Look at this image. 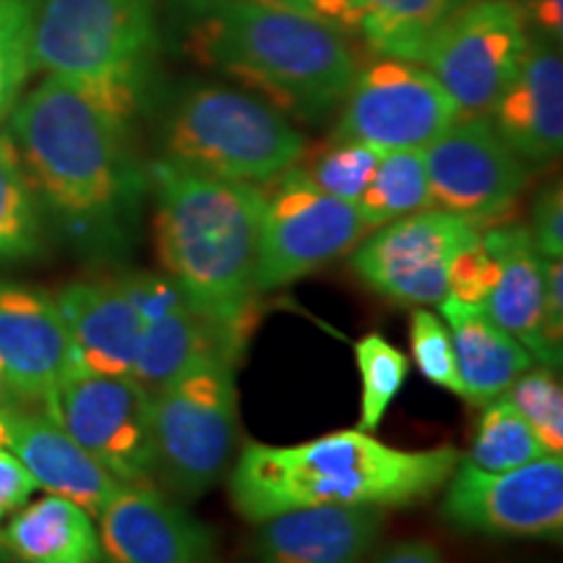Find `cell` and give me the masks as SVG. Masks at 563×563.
Wrapping results in <instances>:
<instances>
[{"label": "cell", "instance_id": "23", "mask_svg": "<svg viewBox=\"0 0 563 563\" xmlns=\"http://www.w3.org/2000/svg\"><path fill=\"white\" fill-rule=\"evenodd\" d=\"M439 316L452 334L462 397L470 402L488 405L538 363L530 350L498 327L481 306L446 295L439 302Z\"/></svg>", "mask_w": 563, "mask_h": 563}, {"label": "cell", "instance_id": "43", "mask_svg": "<svg viewBox=\"0 0 563 563\" xmlns=\"http://www.w3.org/2000/svg\"><path fill=\"white\" fill-rule=\"evenodd\" d=\"M470 3H477V0H452V9H462V5H470Z\"/></svg>", "mask_w": 563, "mask_h": 563}, {"label": "cell", "instance_id": "42", "mask_svg": "<svg viewBox=\"0 0 563 563\" xmlns=\"http://www.w3.org/2000/svg\"><path fill=\"white\" fill-rule=\"evenodd\" d=\"M0 563H13V559H11V553H9V545H5L3 530H0Z\"/></svg>", "mask_w": 563, "mask_h": 563}, {"label": "cell", "instance_id": "39", "mask_svg": "<svg viewBox=\"0 0 563 563\" xmlns=\"http://www.w3.org/2000/svg\"><path fill=\"white\" fill-rule=\"evenodd\" d=\"M527 21H534L545 37L563 40V0H514Z\"/></svg>", "mask_w": 563, "mask_h": 563}, {"label": "cell", "instance_id": "26", "mask_svg": "<svg viewBox=\"0 0 563 563\" xmlns=\"http://www.w3.org/2000/svg\"><path fill=\"white\" fill-rule=\"evenodd\" d=\"M45 251V220L9 131H0V264H26Z\"/></svg>", "mask_w": 563, "mask_h": 563}, {"label": "cell", "instance_id": "22", "mask_svg": "<svg viewBox=\"0 0 563 563\" xmlns=\"http://www.w3.org/2000/svg\"><path fill=\"white\" fill-rule=\"evenodd\" d=\"M483 243L496 253L498 277L485 300V313L545 368H559L561 352L545 336L543 256L522 224H493L483 230Z\"/></svg>", "mask_w": 563, "mask_h": 563}, {"label": "cell", "instance_id": "21", "mask_svg": "<svg viewBox=\"0 0 563 563\" xmlns=\"http://www.w3.org/2000/svg\"><path fill=\"white\" fill-rule=\"evenodd\" d=\"M382 525L376 506H306L258 522L253 545L262 563H363Z\"/></svg>", "mask_w": 563, "mask_h": 563}, {"label": "cell", "instance_id": "16", "mask_svg": "<svg viewBox=\"0 0 563 563\" xmlns=\"http://www.w3.org/2000/svg\"><path fill=\"white\" fill-rule=\"evenodd\" d=\"M125 285L141 313L133 378L154 391L211 355L241 357L232 344L186 300L167 274L129 272Z\"/></svg>", "mask_w": 563, "mask_h": 563}, {"label": "cell", "instance_id": "8", "mask_svg": "<svg viewBox=\"0 0 563 563\" xmlns=\"http://www.w3.org/2000/svg\"><path fill=\"white\" fill-rule=\"evenodd\" d=\"M262 191L258 292L292 285L344 256L368 235L357 203L323 194L298 165L272 178Z\"/></svg>", "mask_w": 563, "mask_h": 563}, {"label": "cell", "instance_id": "6", "mask_svg": "<svg viewBox=\"0 0 563 563\" xmlns=\"http://www.w3.org/2000/svg\"><path fill=\"white\" fill-rule=\"evenodd\" d=\"M306 136L262 97L191 87L162 121V159L232 183L264 186L302 157Z\"/></svg>", "mask_w": 563, "mask_h": 563}, {"label": "cell", "instance_id": "25", "mask_svg": "<svg viewBox=\"0 0 563 563\" xmlns=\"http://www.w3.org/2000/svg\"><path fill=\"white\" fill-rule=\"evenodd\" d=\"M350 30L382 58L420 63L433 32L452 13V0H347Z\"/></svg>", "mask_w": 563, "mask_h": 563}, {"label": "cell", "instance_id": "12", "mask_svg": "<svg viewBox=\"0 0 563 563\" xmlns=\"http://www.w3.org/2000/svg\"><path fill=\"white\" fill-rule=\"evenodd\" d=\"M462 118L446 89L420 63L378 58L357 68L334 136L378 152L426 150Z\"/></svg>", "mask_w": 563, "mask_h": 563}, {"label": "cell", "instance_id": "31", "mask_svg": "<svg viewBox=\"0 0 563 563\" xmlns=\"http://www.w3.org/2000/svg\"><path fill=\"white\" fill-rule=\"evenodd\" d=\"M34 0H0V125L9 121L30 81Z\"/></svg>", "mask_w": 563, "mask_h": 563}, {"label": "cell", "instance_id": "7", "mask_svg": "<svg viewBox=\"0 0 563 563\" xmlns=\"http://www.w3.org/2000/svg\"><path fill=\"white\" fill-rule=\"evenodd\" d=\"M238 361L211 355L152 394L157 477L183 498L220 481L238 439Z\"/></svg>", "mask_w": 563, "mask_h": 563}, {"label": "cell", "instance_id": "20", "mask_svg": "<svg viewBox=\"0 0 563 563\" xmlns=\"http://www.w3.org/2000/svg\"><path fill=\"white\" fill-rule=\"evenodd\" d=\"M55 302L74 342L76 371L133 376L141 313L123 274L70 282L55 292Z\"/></svg>", "mask_w": 563, "mask_h": 563}, {"label": "cell", "instance_id": "2", "mask_svg": "<svg viewBox=\"0 0 563 563\" xmlns=\"http://www.w3.org/2000/svg\"><path fill=\"white\" fill-rule=\"evenodd\" d=\"M167 21L188 58L306 123L340 108L361 68L340 26L251 0H167Z\"/></svg>", "mask_w": 563, "mask_h": 563}, {"label": "cell", "instance_id": "37", "mask_svg": "<svg viewBox=\"0 0 563 563\" xmlns=\"http://www.w3.org/2000/svg\"><path fill=\"white\" fill-rule=\"evenodd\" d=\"M543 313L545 336L553 350L563 344V262L543 256Z\"/></svg>", "mask_w": 563, "mask_h": 563}, {"label": "cell", "instance_id": "13", "mask_svg": "<svg viewBox=\"0 0 563 563\" xmlns=\"http://www.w3.org/2000/svg\"><path fill=\"white\" fill-rule=\"evenodd\" d=\"M441 514L460 532L561 540L563 460L548 454L506 473H485L470 462H456Z\"/></svg>", "mask_w": 563, "mask_h": 563}, {"label": "cell", "instance_id": "17", "mask_svg": "<svg viewBox=\"0 0 563 563\" xmlns=\"http://www.w3.org/2000/svg\"><path fill=\"white\" fill-rule=\"evenodd\" d=\"M0 368L24 405H42L76 371L55 295L0 279Z\"/></svg>", "mask_w": 563, "mask_h": 563}, {"label": "cell", "instance_id": "3", "mask_svg": "<svg viewBox=\"0 0 563 563\" xmlns=\"http://www.w3.org/2000/svg\"><path fill=\"white\" fill-rule=\"evenodd\" d=\"M162 269L186 300L243 355L256 323L262 191L186 170L167 159L146 167Z\"/></svg>", "mask_w": 563, "mask_h": 563}, {"label": "cell", "instance_id": "1", "mask_svg": "<svg viewBox=\"0 0 563 563\" xmlns=\"http://www.w3.org/2000/svg\"><path fill=\"white\" fill-rule=\"evenodd\" d=\"M9 136L40 203L70 243L97 262L129 253L139 209L150 191L131 146V121L74 84L45 76L21 95Z\"/></svg>", "mask_w": 563, "mask_h": 563}, {"label": "cell", "instance_id": "29", "mask_svg": "<svg viewBox=\"0 0 563 563\" xmlns=\"http://www.w3.org/2000/svg\"><path fill=\"white\" fill-rule=\"evenodd\" d=\"M355 365L361 376V420L357 431L373 433L410 373V361L386 336L371 332L355 342Z\"/></svg>", "mask_w": 563, "mask_h": 563}, {"label": "cell", "instance_id": "36", "mask_svg": "<svg viewBox=\"0 0 563 563\" xmlns=\"http://www.w3.org/2000/svg\"><path fill=\"white\" fill-rule=\"evenodd\" d=\"M37 483L26 473L24 464L13 456L9 449L0 446V519L11 517L32 498Z\"/></svg>", "mask_w": 563, "mask_h": 563}, {"label": "cell", "instance_id": "10", "mask_svg": "<svg viewBox=\"0 0 563 563\" xmlns=\"http://www.w3.org/2000/svg\"><path fill=\"white\" fill-rule=\"evenodd\" d=\"M527 45V19L514 0H477L449 13L420 66L452 95L462 115H488Z\"/></svg>", "mask_w": 563, "mask_h": 563}, {"label": "cell", "instance_id": "14", "mask_svg": "<svg viewBox=\"0 0 563 563\" xmlns=\"http://www.w3.org/2000/svg\"><path fill=\"white\" fill-rule=\"evenodd\" d=\"M433 209L475 228L504 224L527 186L522 159L498 136L488 115H462L422 150Z\"/></svg>", "mask_w": 563, "mask_h": 563}, {"label": "cell", "instance_id": "33", "mask_svg": "<svg viewBox=\"0 0 563 563\" xmlns=\"http://www.w3.org/2000/svg\"><path fill=\"white\" fill-rule=\"evenodd\" d=\"M410 344H412V361L428 382L441 386V389L454 391L462 397L460 371H456L454 344L449 334L446 321L439 313L428 311L426 306L415 308L410 321Z\"/></svg>", "mask_w": 563, "mask_h": 563}, {"label": "cell", "instance_id": "4", "mask_svg": "<svg viewBox=\"0 0 563 563\" xmlns=\"http://www.w3.org/2000/svg\"><path fill=\"white\" fill-rule=\"evenodd\" d=\"M452 446L405 452L365 431L269 446L251 443L230 475V498L241 517L258 525L306 506H410L431 498L452 477Z\"/></svg>", "mask_w": 563, "mask_h": 563}, {"label": "cell", "instance_id": "27", "mask_svg": "<svg viewBox=\"0 0 563 563\" xmlns=\"http://www.w3.org/2000/svg\"><path fill=\"white\" fill-rule=\"evenodd\" d=\"M357 209L368 232L415 211L433 209L422 150L384 152L368 188L357 199Z\"/></svg>", "mask_w": 563, "mask_h": 563}, {"label": "cell", "instance_id": "5", "mask_svg": "<svg viewBox=\"0 0 563 563\" xmlns=\"http://www.w3.org/2000/svg\"><path fill=\"white\" fill-rule=\"evenodd\" d=\"M157 51V0H34V70L133 121Z\"/></svg>", "mask_w": 563, "mask_h": 563}, {"label": "cell", "instance_id": "32", "mask_svg": "<svg viewBox=\"0 0 563 563\" xmlns=\"http://www.w3.org/2000/svg\"><path fill=\"white\" fill-rule=\"evenodd\" d=\"M504 397L517 407V412L527 420L532 433L538 435L545 454L561 456L563 452V389L551 368L525 371L514 382Z\"/></svg>", "mask_w": 563, "mask_h": 563}, {"label": "cell", "instance_id": "35", "mask_svg": "<svg viewBox=\"0 0 563 563\" xmlns=\"http://www.w3.org/2000/svg\"><path fill=\"white\" fill-rule=\"evenodd\" d=\"M530 238L540 256L563 258V194L561 186H551L540 194L532 209Z\"/></svg>", "mask_w": 563, "mask_h": 563}, {"label": "cell", "instance_id": "9", "mask_svg": "<svg viewBox=\"0 0 563 563\" xmlns=\"http://www.w3.org/2000/svg\"><path fill=\"white\" fill-rule=\"evenodd\" d=\"M40 407L118 483L157 481L152 394L133 376L74 371Z\"/></svg>", "mask_w": 563, "mask_h": 563}, {"label": "cell", "instance_id": "18", "mask_svg": "<svg viewBox=\"0 0 563 563\" xmlns=\"http://www.w3.org/2000/svg\"><path fill=\"white\" fill-rule=\"evenodd\" d=\"M519 159L548 165L563 150V60L561 42L530 40L527 51L488 112Z\"/></svg>", "mask_w": 563, "mask_h": 563}, {"label": "cell", "instance_id": "40", "mask_svg": "<svg viewBox=\"0 0 563 563\" xmlns=\"http://www.w3.org/2000/svg\"><path fill=\"white\" fill-rule=\"evenodd\" d=\"M373 563H446L439 548L428 540H405V543L391 545Z\"/></svg>", "mask_w": 563, "mask_h": 563}, {"label": "cell", "instance_id": "24", "mask_svg": "<svg viewBox=\"0 0 563 563\" xmlns=\"http://www.w3.org/2000/svg\"><path fill=\"white\" fill-rule=\"evenodd\" d=\"M3 538L13 563H100L95 517L51 493L13 511Z\"/></svg>", "mask_w": 563, "mask_h": 563}, {"label": "cell", "instance_id": "30", "mask_svg": "<svg viewBox=\"0 0 563 563\" xmlns=\"http://www.w3.org/2000/svg\"><path fill=\"white\" fill-rule=\"evenodd\" d=\"M382 154L384 152L361 144V141L332 136V141L323 144L319 152H302V157L295 165L323 194L357 203L368 188L373 173H376Z\"/></svg>", "mask_w": 563, "mask_h": 563}, {"label": "cell", "instance_id": "11", "mask_svg": "<svg viewBox=\"0 0 563 563\" xmlns=\"http://www.w3.org/2000/svg\"><path fill=\"white\" fill-rule=\"evenodd\" d=\"M483 230L441 209H422L371 230L352 251V269L368 290L397 306H439L449 272Z\"/></svg>", "mask_w": 563, "mask_h": 563}, {"label": "cell", "instance_id": "28", "mask_svg": "<svg viewBox=\"0 0 563 563\" xmlns=\"http://www.w3.org/2000/svg\"><path fill=\"white\" fill-rule=\"evenodd\" d=\"M540 456H548L545 449L540 446L538 435L517 412V407L504 394L490 399L485 405L481 422H477L467 462L485 470V473H506V470L522 467V464L540 460Z\"/></svg>", "mask_w": 563, "mask_h": 563}, {"label": "cell", "instance_id": "38", "mask_svg": "<svg viewBox=\"0 0 563 563\" xmlns=\"http://www.w3.org/2000/svg\"><path fill=\"white\" fill-rule=\"evenodd\" d=\"M251 3L272 5V9L302 13V16H313L329 24L350 30V9L347 0H251Z\"/></svg>", "mask_w": 563, "mask_h": 563}, {"label": "cell", "instance_id": "15", "mask_svg": "<svg viewBox=\"0 0 563 563\" xmlns=\"http://www.w3.org/2000/svg\"><path fill=\"white\" fill-rule=\"evenodd\" d=\"M100 563H209L214 538L154 485H121L97 514Z\"/></svg>", "mask_w": 563, "mask_h": 563}, {"label": "cell", "instance_id": "19", "mask_svg": "<svg viewBox=\"0 0 563 563\" xmlns=\"http://www.w3.org/2000/svg\"><path fill=\"white\" fill-rule=\"evenodd\" d=\"M3 446L51 496L81 506L97 519L108 498L121 488L42 407L21 405L0 415Z\"/></svg>", "mask_w": 563, "mask_h": 563}, {"label": "cell", "instance_id": "34", "mask_svg": "<svg viewBox=\"0 0 563 563\" xmlns=\"http://www.w3.org/2000/svg\"><path fill=\"white\" fill-rule=\"evenodd\" d=\"M498 277V258L488 245L481 241L464 249L454 258L452 272H449V295L470 306H485L488 295Z\"/></svg>", "mask_w": 563, "mask_h": 563}, {"label": "cell", "instance_id": "41", "mask_svg": "<svg viewBox=\"0 0 563 563\" xmlns=\"http://www.w3.org/2000/svg\"><path fill=\"white\" fill-rule=\"evenodd\" d=\"M24 402L19 399V394L13 391V386L9 384V378H5L3 368H0V412L5 410H13V407H21Z\"/></svg>", "mask_w": 563, "mask_h": 563}]
</instances>
